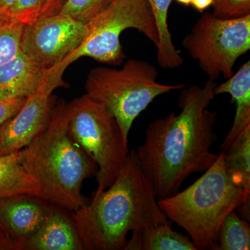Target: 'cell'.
Wrapping results in <instances>:
<instances>
[{
  "mask_svg": "<svg viewBox=\"0 0 250 250\" xmlns=\"http://www.w3.org/2000/svg\"><path fill=\"white\" fill-rule=\"evenodd\" d=\"M111 1V0H67L59 14L67 15L83 24H86Z\"/></svg>",
  "mask_w": 250,
  "mask_h": 250,
  "instance_id": "44dd1931",
  "label": "cell"
},
{
  "mask_svg": "<svg viewBox=\"0 0 250 250\" xmlns=\"http://www.w3.org/2000/svg\"><path fill=\"white\" fill-rule=\"evenodd\" d=\"M85 24L63 14L24 24L22 52L45 68L57 67L82 44Z\"/></svg>",
  "mask_w": 250,
  "mask_h": 250,
  "instance_id": "9c48e42d",
  "label": "cell"
},
{
  "mask_svg": "<svg viewBox=\"0 0 250 250\" xmlns=\"http://www.w3.org/2000/svg\"><path fill=\"white\" fill-rule=\"evenodd\" d=\"M208 80L232 76L235 62L250 49V15L225 19L203 14L182 41Z\"/></svg>",
  "mask_w": 250,
  "mask_h": 250,
  "instance_id": "ba28073f",
  "label": "cell"
},
{
  "mask_svg": "<svg viewBox=\"0 0 250 250\" xmlns=\"http://www.w3.org/2000/svg\"><path fill=\"white\" fill-rule=\"evenodd\" d=\"M171 222L131 232L125 250H197L190 237L174 231Z\"/></svg>",
  "mask_w": 250,
  "mask_h": 250,
  "instance_id": "5bb4252c",
  "label": "cell"
},
{
  "mask_svg": "<svg viewBox=\"0 0 250 250\" xmlns=\"http://www.w3.org/2000/svg\"><path fill=\"white\" fill-rule=\"evenodd\" d=\"M21 195L41 197L39 183L23 167L18 152L0 156V200Z\"/></svg>",
  "mask_w": 250,
  "mask_h": 250,
  "instance_id": "9a60e30c",
  "label": "cell"
},
{
  "mask_svg": "<svg viewBox=\"0 0 250 250\" xmlns=\"http://www.w3.org/2000/svg\"><path fill=\"white\" fill-rule=\"evenodd\" d=\"M215 95L228 93L236 103L234 121L231 129L241 132L250 126V61L243 64L236 74L220 85H216Z\"/></svg>",
  "mask_w": 250,
  "mask_h": 250,
  "instance_id": "2e32d148",
  "label": "cell"
},
{
  "mask_svg": "<svg viewBox=\"0 0 250 250\" xmlns=\"http://www.w3.org/2000/svg\"><path fill=\"white\" fill-rule=\"evenodd\" d=\"M217 83L208 80L192 85L179 95L178 114L172 113L149 125L144 142L136 151L140 167L156 198L179 191L186 179L205 172L216 160L211 152L217 140V113L207 109Z\"/></svg>",
  "mask_w": 250,
  "mask_h": 250,
  "instance_id": "6da1fadb",
  "label": "cell"
},
{
  "mask_svg": "<svg viewBox=\"0 0 250 250\" xmlns=\"http://www.w3.org/2000/svg\"><path fill=\"white\" fill-rule=\"evenodd\" d=\"M24 26L13 18L0 16V65L9 62L22 52Z\"/></svg>",
  "mask_w": 250,
  "mask_h": 250,
  "instance_id": "ffe728a7",
  "label": "cell"
},
{
  "mask_svg": "<svg viewBox=\"0 0 250 250\" xmlns=\"http://www.w3.org/2000/svg\"><path fill=\"white\" fill-rule=\"evenodd\" d=\"M129 29L142 33L157 46L159 34L147 0H113L85 24V37L82 44L57 67L49 68L52 80L65 85L62 75L65 69L83 57L103 63L120 65L125 58L121 35Z\"/></svg>",
  "mask_w": 250,
  "mask_h": 250,
  "instance_id": "8992f818",
  "label": "cell"
},
{
  "mask_svg": "<svg viewBox=\"0 0 250 250\" xmlns=\"http://www.w3.org/2000/svg\"><path fill=\"white\" fill-rule=\"evenodd\" d=\"M213 0H192L191 4L199 12L203 13L213 4Z\"/></svg>",
  "mask_w": 250,
  "mask_h": 250,
  "instance_id": "4316f807",
  "label": "cell"
},
{
  "mask_svg": "<svg viewBox=\"0 0 250 250\" xmlns=\"http://www.w3.org/2000/svg\"><path fill=\"white\" fill-rule=\"evenodd\" d=\"M249 224L235 213L230 212L223 220L218 235V250H249Z\"/></svg>",
  "mask_w": 250,
  "mask_h": 250,
  "instance_id": "d6986e66",
  "label": "cell"
},
{
  "mask_svg": "<svg viewBox=\"0 0 250 250\" xmlns=\"http://www.w3.org/2000/svg\"><path fill=\"white\" fill-rule=\"evenodd\" d=\"M66 1L67 0H42L39 19L59 14Z\"/></svg>",
  "mask_w": 250,
  "mask_h": 250,
  "instance_id": "d4e9b609",
  "label": "cell"
},
{
  "mask_svg": "<svg viewBox=\"0 0 250 250\" xmlns=\"http://www.w3.org/2000/svg\"><path fill=\"white\" fill-rule=\"evenodd\" d=\"M213 15L225 19H233L250 15V0H213Z\"/></svg>",
  "mask_w": 250,
  "mask_h": 250,
  "instance_id": "603a6c76",
  "label": "cell"
},
{
  "mask_svg": "<svg viewBox=\"0 0 250 250\" xmlns=\"http://www.w3.org/2000/svg\"><path fill=\"white\" fill-rule=\"evenodd\" d=\"M67 210L54 205L40 229L21 243L22 250H83L73 218Z\"/></svg>",
  "mask_w": 250,
  "mask_h": 250,
  "instance_id": "4fadbf2b",
  "label": "cell"
},
{
  "mask_svg": "<svg viewBox=\"0 0 250 250\" xmlns=\"http://www.w3.org/2000/svg\"><path fill=\"white\" fill-rule=\"evenodd\" d=\"M111 1H113V0H111Z\"/></svg>",
  "mask_w": 250,
  "mask_h": 250,
  "instance_id": "f546056e",
  "label": "cell"
},
{
  "mask_svg": "<svg viewBox=\"0 0 250 250\" xmlns=\"http://www.w3.org/2000/svg\"><path fill=\"white\" fill-rule=\"evenodd\" d=\"M72 216L87 250H124L129 232L170 222L158 206L135 150L116 181Z\"/></svg>",
  "mask_w": 250,
  "mask_h": 250,
  "instance_id": "7a4b0ae2",
  "label": "cell"
},
{
  "mask_svg": "<svg viewBox=\"0 0 250 250\" xmlns=\"http://www.w3.org/2000/svg\"><path fill=\"white\" fill-rule=\"evenodd\" d=\"M54 205L29 195L0 200V226L21 246L40 229Z\"/></svg>",
  "mask_w": 250,
  "mask_h": 250,
  "instance_id": "8fae6325",
  "label": "cell"
},
{
  "mask_svg": "<svg viewBox=\"0 0 250 250\" xmlns=\"http://www.w3.org/2000/svg\"><path fill=\"white\" fill-rule=\"evenodd\" d=\"M155 19L159 43L156 46V60L162 68L175 69L184 63V59L172 42L167 18L172 0H147Z\"/></svg>",
  "mask_w": 250,
  "mask_h": 250,
  "instance_id": "e0dca14e",
  "label": "cell"
},
{
  "mask_svg": "<svg viewBox=\"0 0 250 250\" xmlns=\"http://www.w3.org/2000/svg\"><path fill=\"white\" fill-rule=\"evenodd\" d=\"M42 88L53 92L49 69L21 52L9 62L0 65V100L27 98Z\"/></svg>",
  "mask_w": 250,
  "mask_h": 250,
  "instance_id": "7c38bea8",
  "label": "cell"
},
{
  "mask_svg": "<svg viewBox=\"0 0 250 250\" xmlns=\"http://www.w3.org/2000/svg\"><path fill=\"white\" fill-rule=\"evenodd\" d=\"M159 71L149 62L129 59L121 69H92L85 82L87 95L103 104L119 123L125 138L138 116L157 97L182 90L183 83L157 82Z\"/></svg>",
  "mask_w": 250,
  "mask_h": 250,
  "instance_id": "5b68a950",
  "label": "cell"
},
{
  "mask_svg": "<svg viewBox=\"0 0 250 250\" xmlns=\"http://www.w3.org/2000/svg\"><path fill=\"white\" fill-rule=\"evenodd\" d=\"M175 1L180 3V4L184 5V6H188L189 5L191 4L192 0H175Z\"/></svg>",
  "mask_w": 250,
  "mask_h": 250,
  "instance_id": "f1b7e54d",
  "label": "cell"
},
{
  "mask_svg": "<svg viewBox=\"0 0 250 250\" xmlns=\"http://www.w3.org/2000/svg\"><path fill=\"white\" fill-rule=\"evenodd\" d=\"M27 98H11L0 100V126L22 108Z\"/></svg>",
  "mask_w": 250,
  "mask_h": 250,
  "instance_id": "cb8c5ba5",
  "label": "cell"
},
{
  "mask_svg": "<svg viewBox=\"0 0 250 250\" xmlns=\"http://www.w3.org/2000/svg\"><path fill=\"white\" fill-rule=\"evenodd\" d=\"M223 152L224 166L229 175L250 197V131Z\"/></svg>",
  "mask_w": 250,
  "mask_h": 250,
  "instance_id": "ac0fdd59",
  "label": "cell"
},
{
  "mask_svg": "<svg viewBox=\"0 0 250 250\" xmlns=\"http://www.w3.org/2000/svg\"><path fill=\"white\" fill-rule=\"evenodd\" d=\"M41 3L42 0H16L4 16L24 24H30L39 19Z\"/></svg>",
  "mask_w": 250,
  "mask_h": 250,
  "instance_id": "7402d4cb",
  "label": "cell"
},
{
  "mask_svg": "<svg viewBox=\"0 0 250 250\" xmlns=\"http://www.w3.org/2000/svg\"><path fill=\"white\" fill-rule=\"evenodd\" d=\"M16 0H0V16H4Z\"/></svg>",
  "mask_w": 250,
  "mask_h": 250,
  "instance_id": "83f0119b",
  "label": "cell"
},
{
  "mask_svg": "<svg viewBox=\"0 0 250 250\" xmlns=\"http://www.w3.org/2000/svg\"><path fill=\"white\" fill-rule=\"evenodd\" d=\"M72 138L98 165L99 194L116 181L127 161L128 139L104 105L85 94L67 104Z\"/></svg>",
  "mask_w": 250,
  "mask_h": 250,
  "instance_id": "52a82bcc",
  "label": "cell"
},
{
  "mask_svg": "<svg viewBox=\"0 0 250 250\" xmlns=\"http://www.w3.org/2000/svg\"><path fill=\"white\" fill-rule=\"evenodd\" d=\"M205 172L183 191L157 204L167 219L187 231L197 250H218L223 220L241 206L249 216L250 196L229 175L222 151Z\"/></svg>",
  "mask_w": 250,
  "mask_h": 250,
  "instance_id": "277c9868",
  "label": "cell"
},
{
  "mask_svg": "<svg viewBox=\"0 0 250 250\" xmlns=\"http://www.w3.org/2000/svg\"><path fill=\"white\" fill-rule=\"evenodd\" d=\"M52 93L42 88L29 95L19 111L0 126V156L19 152L45 129L54 107Z\"/></svg>",
  "mask_w": 250,
  "mask_h": 250,
  "instance_id": "30bf717a",
  "label": "cell"
},
{
  "mask_svg": "<svg viewBox=\"0 0 250 250\" xmlns=\"http://www.w3.org/2000/svg\"><path fill=\"white\" fill-rule=\"evenodd\" d=\"M0 250H22L21 244L15 241L0 226Z\"/></svg>",
  "mask_w": 250,
  "mask_h": 250,
  "instance_id": "484cf974",
  "label": "cell"
},
{
  "mask_svg": "<svg viewBox=\"0 0 250 250\" xmlns=\"http://www.w3.org/2000/svg\"><path fill=\"white\" fill-rule=\"evenodd\" d=\"M18 153L23 167L39 183L41 198L71 211L85 205L82 183L96 175L98 167L72 138L63 100L54 105L45 129Z\"/></svg>",
  "mask_w": 250,
  "mask_h": 250,
  "instance_id": "3957f363",
  "label": "cell"
}]
</instances>
